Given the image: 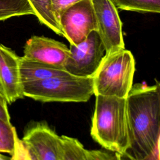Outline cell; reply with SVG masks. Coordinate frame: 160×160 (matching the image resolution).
<instances>
[{
	"label": "cell",
	"mask_w": 160,
	"mask_h": 160,
	"mask_svg": "<svg viewBox=\"0 0 160 160\" xmlns=\"http://www.w3.org/2000/svg\"><path fill=\"white\" fill-rule=\"evenodd\" d=\"M69 50L64 69L69 74L78 76H92L106 54L105 48L97 31L91 32L77 45L70 44Z\"/></svg>",
	"instance_id": "cell-6"
},
{
	"label": "cell",
	"mask_w": 160,
	"mask_h": 160,
	"mask_svg": "<svg viewBox=\"0 0 160 160\" xmlns=\"http://www.w3.org/2000/svg\"><path fill=\"white\" fill-rule=\"evenodd\" d=\"M129 146L134 160H159L160 85H132L126 97Z\"/></svg>",
	"instance_id": "cell-1"
},
{
	"label": "cell",
	"mask_w": 160,
	"mask_h": 160,
	"mask_svg": "<svg viewBox=\"0 0 160 160\" xmlns=\"http://www.w3.org/2000/svg\"><path fill=\"white\" fill-rule=\"evenodd\" d=\"M29 14L34 15L28 0H0V21Z\"/></svg>",
	"instance_id": "cell-13"
},
{
	"label": "cell",
	"mask_w": 160,
	"mask_h": 160,
	"mask_svg": "<svg viewBox=\"0 0 160 160\" xmlns=\"http://www.w3.org/2000/svg\"><path fill=\"white\" fill-rule=\"evenodd\" d=\"M0 160H10V158H8V157H6L0 154Z\"/></svg>",
	"instance_id": "cell-21"
},
{
	"label": "cell",
	"mask_w": 160,
	"mask_h": 160,
	"mask_svg": "<svg viewBox=\"0 0 160 160\" xmlns=\"http://www.w3.org/2000/svg\"><path fill=\"white\" fill-rule=\"evenodd\" d=\"M19 59L11 49L0 43V83L8 104L23 98Z\"/></svg>",
	"instance_id": "cell-10"
},
{
	"label": "cell",
	"mask_w": 160,
	"mask_h": 160,
	"mask_svg": "<svg viewBox=\"0 0 160 160\" xmlns=\"http://www.w3.org/2000/svg\"><path fill=\"white\" fill-rule=\"evenodd\" d=\"M58 21L63 36L71 45H77L91 32L98 30L92 0L72 4L62 11Z\"/></svg>",
	"instance_id": "cell-5"
},
{
	"label": "cell",
	"mask_w": 160,
	"mask_h": 160,
	"mask_svg": "<svg viewBox=\"0 0 160 160\" xmlns=\"http://www.w3.org/2000/svg\"><path fill=\"white\" fill-rule=\"evenodd\" d=\"M88 160H134L128 153L119 154L104 149L88 150Z\"/></svg>",
	"instance_id": "cell-17"
},
{
	"label": "cell",
	"mask_w": 160,
	"mask_h": 160,
	"mask_svg": "<svg viewBox=\"0 0 160 160\" xmlns=\"http://www.w3.org/2000/svg\"><path fill=\"white\" fill-rule=\"evenodd\" d=\"M10 160H34L32 154L18 135L16 137L15 149Z\"/></svg>",
	"instance_id": "cell-18"
},
{
	"label": "cell",
	"mask_w": 160,
	"mask_h": 160,
	"mask_svg": "<svg viewBox=\"0 0 160 160\" xmlns=\"http://www.w3.org/2000/svg\"><path fill=\"white\" fill-rule=\"evenodd\" d=\"M39 21L59 36L63 34L53 13L51 0H28Z\"/></svg>",
	"instance_id": "cell-12"
},
{
	"label": "cell",
	"mask_w": 160,
	"mask_h": 160,
	"mask_svg": "<svg viewBox=\"0 0 160 160\" xmlns=\"http://www.w3.org/2000/svg\"><path fill=\"white\" fill-rule=\"evenodd\" d=\"M17 132L11 123L0 119V152L12 155L14 151Z\"/></svg>",
	"instance_id": "cell-16"
},
{
	"label": "cell",
	"mask_w": 160,
	"mask_h": 160,
	"mask_svg": "<svg viewBox=\"0 0 160 160\" xmlns=\"http://www.w3.org/2000/svg\"><path fill=\"white\" fill-rule=\"evenodd\" d=\"M91 134L103 149L126 153L129 146L126 99L95 96Z\"/></svg>",
	"instance_id": "cell-2"
},
{
	"label": "cell",
	"mask_w": 160,
	"mask_h": 160,
	"mask_svg": "<svg viewBox=\"0 0 160 160\" xmlns=\"http://www.w3.org/2000/svg\"><path fill=\"white\" fill-rule=\"evenodd\" d=\"M19 71L21 82L46 79L69 74L64 69L27 59H19Z\"/></svg>",
	"instance_id": "cell-11"
},
{
	"label": "cell",
	"mask_w": 160,
	"mask_h": 160,
	"mask_svg": "<svg viewBox=\"0 0 160 160\" xmlns=\"http://www.w3.org/2000/svg\"><path fill=\"white\" fill-rule=\"evenodd\" d=\"M117 9L139 12L159 13L160 0H111Z\"/></svg>",
	"instance_id": "cell-14"
},
{
	"label": "cell",
	"mask_w": 160,
	"mask_h": 160,
	"mask_svg": "<svg viewBox=\"0 0 160 160\" xmlns=\"http://www.w3.org/2000/svg\"><path fill=\"white\" fill-rule=\"evenodd\" d=\"M81 0H51L52 9L57 20L67 7Z\"/></svg>",
	"instance_id": "cell-19"
},
{
	"label": "cell",
	"mask_w": 160,
	"mask_h": 160,
	"mask_svg": "<svg viewBox=\"0 0 160 160\" xmlns=\"http://www.w3.org/2000/svg\"><path fill=\"white\" fill-rule=\"evenodd\" d=\"M24 96L41 102L88 101L94 94L92 76L68 74L22 83Z\"/></svg>",
	"instance_id": "cell-4"
},
{
	"label": "cell",
	"mask_w": 160,
	"mask_h": 160,
	"mask_svg": "<svg viewBox=\"0 0 160 160\" xmlns=\"http://www.w3.org/2000/svg\"><path fill=\"white\" fill-rule=\"evenodd\" d=\"M64 146L63 160H88L87 149L76 138L61 136Z\"/></svg>",
	"instance_id": "cell-15"
},
{
	"label": "cell",
	"mask_w": 160,
	"mask_h": 160,
	"mask_svg": "<svg viewBox=\"0 0 160 160\" xmlns=\"http://www.w3.org/2000/svg\"><path fill=\"white\" fill-rule=\"evenodd\" d=\"M23 52V57L27 59L64 69L70 50L64 43L53 39L32 36L25 43Z\"/></svg>",
	"instance_id": "cell-9"
},
{
	"label": "cell",
	"mask_w": 160,
	"mask_h": 160,
	"mask_svg": "<svg viewBox=\"0 0 160 160\" xmlns=\"http://www.w3.org/2000/svg\"><path fill=\"white\" fill-rule=\"evenodd\" d=\"M98 30L106 54L125 48L122 22L117 8L111 0H92Z\"/></svg>",
	"instance_id": "cell-8"
},
{
	"label": "cell",
	"mask_w": 160,
	"mask_h": 160,
	"mask_svg": "<svg viewBox=\"0 0 160 160\" xmlns=\"http://www.w3.org/2000/svg\"><path fill=\"white\" fill-rule=\"evenodd\" d=\"M0 92L3 94V91H2V86H1V83H0Z\"/></svg>",
	"instance_id": "cell-22"
},
{
	"label": "cell",
	"mask_w": 160,
	"mask_h": 160,
	"mask_svg": "<svg viewBox=\"0 0 160 160\" xmlns=\"http://www.w3.org/2000/svg\"><path fill=\"white\" fill-rule=\"evenodd\" d=\"M136 62L124 49L105 54L92 76L94 94L126 98L132 86Z\"/></svg>",
	"instance_id": "cell-3"
},
{
	"label": "cell",
	"mask_w": 160,
	"mask_h": 160,
	"mask_svg": "<svg viewBox=\"0 0 160 160\" xmlns=\"http://www.w3.org/2000/svg\"><path fill=\"white\" fill-rule=\"evenodd\" d=\"M23 144L38 160H63L64 146L58 136L44 122L29 127L22 139Z\"/></svg>",
	"instance_id": "cell-7"
},
{
	"label": "cell",
	"mask_w": 160,
	"mask_h": 160,
	"mask_svg": "<svg viewBox=\"0 0 160 160\" xmlns=\"http://www.w3.org/2000/svg\"><path fill=\"white\" fill-rule=\"evenodd\" d=\"M0 119L6 122L11 123L10 116L8 108V102L4 96L0 92Z\"/></svg>",
	"instance_id": "cell-20"
}]
</instances>
